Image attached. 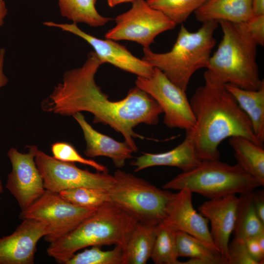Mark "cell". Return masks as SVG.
<instances>
[{"label": "cell", "mask_w": 264, "mask_h": 264, "mask_svg": "<svg viewBox=\"0 0 264 264\" xmlns=\"http://www.w3.org/2000/svg\"><path fill=\"white\" fill-rule=\"evenodd\" d=\"M96 0H58L61 15L74 23L102 26L112 19L102 16L95 7Z\"/></svg>", "instance_id": "25"}, {"label": "cell", "mask_w": 264, "mask_h": 264, "mask_svg": "<svg viewBox=\"0 0 264 264\" xmlns=\"http://www.w3.org/2000/svg\"><path fill=\"white\" fill-rule=\"evenodd\" d=\"M53 156L59 160L68 162H78L90 166L98 172L108 173V168L93 160L86 159L79 154L75 148L66 142H56L51 145Z\"/></svg>", "instance_id": "30"}, {"label": "cell", "mask_w": 264, "mask_h": 264, "mask_svg": "<svg viewBox=\"0 0 264 264\" xmlns=\"http://www.w3.org/2000/svg\"><path fill=\"white\" fill-rule=\"evenodd\" d=\"M109 201L135 218L138 222L158 225L166 218L175 193L160 189L125 171L114 172Z\"/></svg>", "instance_id": "7"}, {"label": "cell", "mask_w": 264, "mask_h": 264, "mask_svg": "<svg viewBox=\"0 0 264 264\" xmlns=\"http://www.w3.org/2000/svg\"><path fill=\"white\" fill-rule=\"evenodd\" d=\"M28 147L27 153H22L14 148L7 152L12 171L8 175L6 188L16 198L21 211L27 209L46 191L35 160L39 149L35 145Z\"/></svg>", "instance_id": "12"}, {"label": "cell", "mask_w": 264, "mask_h": 264, "mask_svg": "<svg viewBox=\"0 0 264 264\" xmlns=\"http://www.w3.org/2000/svg\"><path fill=\"white\" fill-rule=\"evenodd\" d=\"M157 225L138 222L124 250V264H145L151 258Z\"/></svg>", "instance_id": "22"}, {"label": "cell", "mask_w": 264, "mask_h": 264, "mask_svg": "<svg viewBox=\"0 0 264 264\" xmlns=\"http://www.w3.org/2000/svg\"><path fill=\"white\" fill-rule=\"evenodd\" d=\"M50 233L49 225L33 219L22 222L11 234L0 238V264H33L39 241Z\"/></svg>", "instance_id": "14"}, {"label": "cell", "mask_w": 264, "mask_h": 264, "mask_svg": "<svg viewBox=\"0 0 264 264\" xmlns=\"http://www.w3.org/2000/svg\"><path fill=\"white\" fill-rule=\"evenodd\" d=\"M252 10L253 15H264V0H252Z\"/></svg>", "instance_id": "36"}, {"label": "cell", "mask_w": 264, "mask_h": 264, "mask_svg": "<svg viewBox=\"0 0 264 264\" xmlns=\"http://www.w3.org/2000/svg\"><path fill=\"white\" fill-rule=\"evenodd\" d=\"M124 251L119 245L110 250H103L101 246H92L91 248L73 255L65 264H124Z\"/></svg>", "instance_id": "28"}, {"label": "cell", "mask_w": 264, "mask_h": 264, "mask_svg": "<svg viewBox=\"0 0 264 264\" xmlns=\"http://www.w3.org/2000/svg\"><path fill=\"white\" fill-rule=\"evenodd\" d=\"M135 0H108V4L111 7L113 8L115 6L123 3L132 2Z\"/></svg>", "instance_id": "38"}, {"label": "cell", "mask_w": 264, "mask_h": 264, "mask_svg": "<svg viewBox=\"0 0 264 264\" xmlns=\"http://www.w3.org/2000/svg\"><path fill=\"white\" fill-rule=\"evenodd\" d=\"M229 143L234 151V155L237 161V164L253 177L261 186H264L263 145L241 136L230 137Z\"/></svg>", "instance_id": "21"}, {"label": "cell", "mask_w": 264, "mask_h": 264, "mask_svg": "<svg viewBox=\"0 0 264 264\" xmlns=\"http://www.w3.org/2000/svg\"><path fill=\"white\" fill-rule=\"evenodd\" d=\"M223 33L218 47L210 58L204 73L223 84L248 90L264 85L257 63L258 44L244 22H219Z\"/></svg>", "instance_id": "4"}, {"label": "cell", "mask_w": 264, "mask_h": 264, "mask_svg": "<svg viewBox=\"0 0 264 264\" xmlns=\"http://www.w3.org/2000/svg\"><path fill=\"white\" fill-rule=\"evenodd\" d=\"M103 64L94 51L89 52L82 66L64 74L62 82L55 87L43 104V109L67 116L83 111L90 112L94 123L109 125L121 133L136 153L138 149L134 138L144 137L135 133L133 128L142 123L157 124L162 110L150 95L136 86L122 100H110L94 79Z\"/></svg>", "instance_id": "1"}, {"label": "cell", "mask_w": 264, "mask_h": 264, "mask_svg": "<svg viewBox=\"0 0 264 264\" xmlns=\"http://www.w3.org/2000/svg\"><path fill=\"white\" fill-rule=\"evenodd\" d=\"M246 248L253 259L258 264H264V250H263L255 237L247 238L244 240Z\"/></svg>", "instance_id": "33"}, {"label": "cell", "mask_w": 264, "mask_h": 264, "mask_svg": "<svg viewBox=\"0 0 264 264\" xmlns=\"http://www.w3.org/2000/svg\"><path fill=\"white\" fill-rule=\"evenodd\" d=\"M253 201L255 212L264 223V190L253 191Z\"/></svg>", "instance_id": "34"}, {"label": "cell", "mask_w": 264, "mask_h": 264, "mask_svg": "<svg viewBox=\"0 0 264 264\" xmlns=\"http://www.w3.org/2000/svg\"><path fill=\"white\" fill-rule=\"evenodd\" d=\"M183 141L172 150L158 154L143 153L131 165L135 172L157 166L177 167L183 171L189 170L201 161L197 153L191 131L186 132Z\"/></svg>", "instance_id": "18"}, {"label": "cell", "mask_w": 264, "mask_h": 264, "mask_svg": "<svg viewBox=\"0 0 264 264\" xmlns=\"http://www.w3.org/2000/svg\"><path fill=\"white\" fill-rule=\"evenodd\" d=\"M8 10L4 0H0V27L4 23V19L7 14Z\"/></svg>", "instance_id": "37"}, {"label": "cell", "mask_w": 264, "mask_h": 264, "mask_svg": "<svg viewBox=\"0 0 264 264\" xmlns=\"http://www.w3.org/2000/svg\"><path fill=\"white\" fill-rule=\"evenodd\" d=\"M136 86L150 95L164 113V123L169 128L186 132L193 130L196 121L186 91L171 81L160 70L154 67L148 77L137 76Z\"/></svg>", "instance_id": "9"}, {"label": "cell", "mask_w": 264, "mask_h": 264, "mask_svg": "<svg viewBox=\"0 0 264 264\" xmlns=\"http://www.w3.org/2000/svg\"><path fill=\"white\" fill-rule=\"evenodd\" d=\"M176 240L178 256L190 258L182 264H225L219 253L183 231H176Z\"/></svg>", "instance_id": "23"}, {"label": "cell", "mask_w": 264, "mask_h": 264, "mask_svg": "<svg viewBox=\"0 0 264 264\" xmlns=\"http://www.w3.org/2000/svg\"><path fill=\"white\" fill-rule=\"evenodd\" d=\"M227 264H258L249 254L243 241L234 238L228 245Z\"/></svg>", "instance_id": "31"}, {"label": "cell", "mask_w": 264, "mask_h": 264, "mask_svg": "<svg viewBox=\"0 0 264 264\" xmlns=\"http://www.w3.org/2000/svg\"><path fill=\"white\" fill-rule=\"evenodd\" d=\"M44 24L60 28L83 39L92 47L94 52L103 64L110 63L137 76L148 77L154 71V67L142 59L133 55L125 46L114 40H103L88 34L81 30L76 23H59L45 22Z\"/></svg>", "instance_id": "13"}, {"label": "cell", "mask_w": 264, "mask_h": 264, "mask_svg": "<svg viewBox=\"0 0 264 264\" xmlns=\"http://www.w3.org/2000/svg\"><path fill=\"white\" fill-rule=\"evenodd\" d=\"M46 190L58 193L77 187L109 190L115 179L108 173H91L77 167L74 163L62 161L38 150L35 157Z\"/></svg>", "instance_id": "11"}, {"label": "cell", "mask_w": 264, "mask_h": 264, "mask_svg": "<svg viewBox=\"0 0 264 264\" xmlns=\"http://www.w3.org/2000/svg\"><path fill=\"white\" fill-rule=\"evenodd\" d=\"M138 222L115 204L106 201L72 231L49 243L47 254L65 264L77 251L88 246L114 244L124 251Z\"/></svg>", "instance_id": "3"}, {"label": "cell", "mask_w": 264, "mask_h": 264, "mask_svg": "<svg viewBox=\"0 0 264 264\" xmlns=\"http://www.w3.org/2000/svg\"><path fill=\"white\" fill-rule=\"evenodd\" d=\"M176 231L161 223L157 225L156 234L151 258L155 264H182L179 257L176 240Z\"/></svg>", "instance_id": "26"}, {"label": "cell", "mask_w": 264, "mask_h": 264, "mask_svg": "<svg viewBox=\"0 0 264 264\" xmlns=\"http://www.w3.org/2000/svg\"><path fill=\"white\" fill-rule=\"evenodd\" d=\"M192 196V193L186 189L175 193L162 223L195 237L218 252L208 227L209 221L194 209Z\"/></svg>", "instance_id": "16"}, {"label": "cell", "mask_w": 264, "mask_h": 264, "mask_svg": "<svg viewBox=\"0 0 264 264\" xmlns=\"http://www.w3.org/2000/svg\"><path fill=\"white\" fill-rule=\"evenodd\" d=\"M203 76L204 84L196 89L189 100L196 121L191 132L200 160L220 159L219 146L227 138L241 136L263 145L256 138L249 118L225 84L205 73Z\"/></svg>", "instance_id": "2"}, {"label": "cell", "mask_w": 264, "mask_h": 264, "mask_svg": "<svg viewBox=\"0 0 264 264\" xmlns=\"http://www.w3.org/2000/svg\"><path fill=\"white\" fill-rule=\"evenodd\" d=\"M217 21L202 22L196 32L189 31L182 24L172 49L155 53L143 48L142 59L160 70L171 81L186 91L190 79L198 69L207 68L211 52L216 43L214 33Z\"/></svg>", "instance_id": "5"}, {"label": "cell", "mask_w": 264, "mask_h": 264, "mask_svg": "<svg viewBox=\"0 0 264 264\" xmlns=\"http://www.w3.org/2000/svg\"><path fill=\"white\" fill-rule=\"evenodd\" d=\"M207 0H146L152 7L166 16L176 25L187 20Z\"/></svg>", "instance_id": "27"}, {"label": "cell", "mask_w": 264, "mask_h": 264, "mask_svg": "<svg viewBox=\"0 0 264 264\" xmlns=\"http://www.w3.org/2000/svg\"><path fill=\"white\" fill-rule=\"evenodd\" d=\"M72 116L83 131L87 144L84 151L86 156L90 157H109L118 168L124 167L126 160L132 158V154L134 152L125 141H117L96 131L87 122L80 112L76 113Z\"/></svg>", "instance_id": "17"}, {"label": "cell", "mask_w": 264, "mask_h": 264, "mask_svg": "<svg viewBox=\"0 0 264 264\" xmlns=\"http://www.w3.org/2000/svg\"><path fill=\"white\" fill-rule=\"evenodd\" d=\"M239 198L236 194L209 199L198 210L210 222L211 235L218 252L227 264L228 245L233 232Z\"/></svg>", "instance_id": "15"}, {"label": "cell", "mask_w": 264, "mask_h": 264, "mask_svg": "<svg viewBox=\"0 0 264 264\" xmlns=\"http://www.w3.org/2000/svg\"><path fill=\"white\" fill-rule=\"evenodd\" d=\"M70 203L80 207L97 208L109 201V191L91 187H77L65 190L59 193Z\"/></svg>", "instance_id": "29"}, {"label": "cell", "mask_w": 264, "mask_h": 264, "mask_svg": "<svg viewBox=\"0 0 264 264\" xmlns=\"http://www.w3.org/2000/svg\"><path fill=\"white\" fill-rule=\"evenodd\" d=\"M132 3L128 11L116 17V24L106 32V39L130 41L148 48L157 36L176 25L146 0H135Z\"/></svg>", "instance_id": "8"}, {"label": "cell", "mask_w": 264, "mask_h": 264, "mask_svg": "<svg viewBox=\"0 0 264 264\" xmlns=\"http://www.w3.org/2000/svg\"><path fill=\"white\" fill-rule=\"evenodd\" d=\"M5 50L4 48H0V88L5 86L8 83V80L3 73V63Z\"/></svg>", "instance_id": "35"}, {"label": "cell", "mask_w": 264, "mask_h": 264, "mask_svg": "<svg viewBox=\"0 0 264 264\" xmlns=\"http://www.w3.org/2000/svg\"><path fill=\"white\" fill-rule=\"evenodd\" d=\"M97 208L76 206L65 199L59 193L46 190L30 206L22 211L19 217L22 220H39L49 225L50 233L44 238L50 243L72 231Z\"/></svg>", "instance_id": "10"}, {"label": "cell", "mask_w": 264, "mask_h": 264, "mask_svg": "<svg viewBox=\"0 0 264 264\" xmlns=\"http://www.w3.org/2000/svg\"><path fill=\"white\" fill-rule=\"evenodd\" d=\"M260 184L238 164L231 165L219 159L202 160L196 167L178 175L162 187L164 189H186L209 199L231 194H242Z\"/></svg>", "instance_id": "6"}, {"label": "cell", "mask_w": 264, "mask_h": 264, "mask_svg": "<svg viewBox=\"0 0 264 264\" xmlns=\"http://www.w3.org/2000/svg\"><path fill=\"white\" fill-rule=\"evenodd\" d=\"M198 22H244L253 16L252 0H207L194 13Z\"/></svg>", "instance_id": "19"}, {"label": "cell", "mask_w": 264, "mask_h": 264, "mask_svg": "<svg viewBox=\"0 0 264 264\" xmlns=\"http://www.w3.org/2000/svg\"><path fill=\"white\" fill-rule=\"evenodd\" d=\"M3 192V186H2L1 181V180L0 179V194L2 193Z\"/></svg>", "instance_id": "39"}, {"label": "cell", "mask_w": 264, "mask_h": 264, "mask_svg": "<svg viewBox=\"0 0 264 264\" xmlns=\"http://www.w3.org/2000/svg\"><path fill=\"white\" fill-rule=\"evenodd\" d=\"M264 232V223L258 217L253 204V191L239 197L234 238L244 241Z\"/></svg>", "instance_id": "24"}, {"label": "cell", "mask_w": 264, "mask_h": 264, "mask_svg": "<svg viewBox=\"0 0 264 264\" xmlns=\"http://www.w3.org/2000/svg\"><path fill=\"white\" fill-rule=\"evenodd\" d=\"M226 89L249 118L254 133L263 145L264 142V85L257 90H248L225 84Z\"/></svg>", "instance_id": "20"}, {"label": "cell", "mask_w": 264, "mask_h": 264, "mask_svg": "<svg viewBox=\"0 0 264 264\" xmlns=\"http://www.w3.org/2000/svg\"><path fill=\"white\" fill-rule=\"evenodd\" d=\"M246 29L258 45H264V15H253L245 22Z\"/></svg>", "instance_id": "32"}]
</instances>
